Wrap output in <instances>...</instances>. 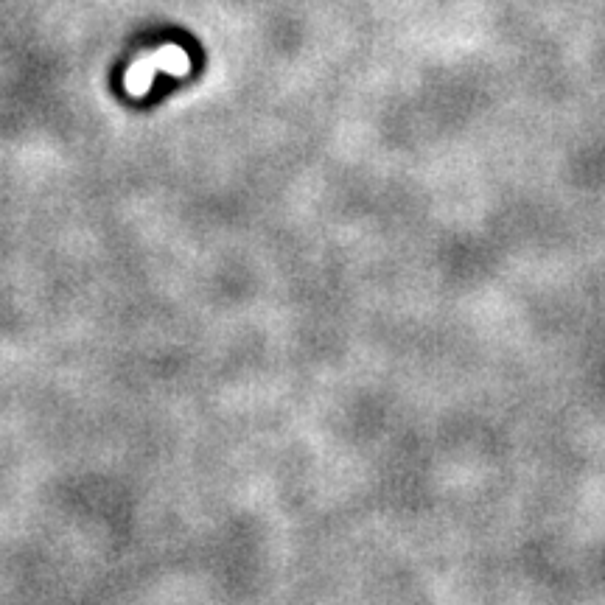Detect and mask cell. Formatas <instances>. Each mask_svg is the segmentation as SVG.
Instances as JSON below:
<instances>
[{"label": "cell", "instance_id": "1", "mask_svg": "<svg viewBox=\"0 0 605 605\" xmlns=\"http://www.w3.org/2000/svg\"><path fill=\"white\" fill-rule=\"evenodd\" d=\"M185 71H188V54L169 45V48H163L157 54H149V57H143L141 62L132 65V71L127 73V93L129 96H146L157 73L180 76Z\"/></svg>", "mask_w": 605, "mask_h": 605}]
</instances>
